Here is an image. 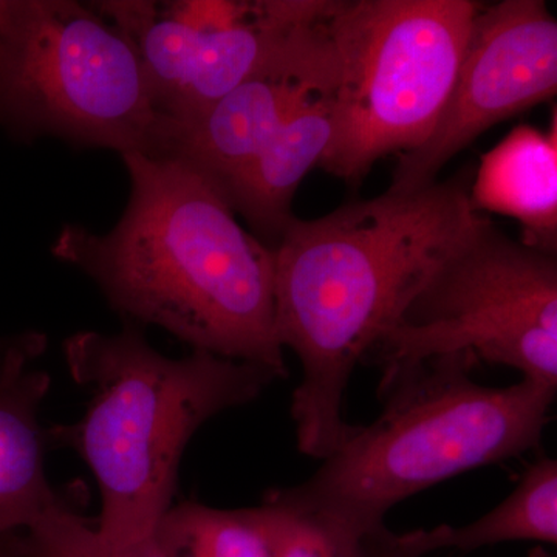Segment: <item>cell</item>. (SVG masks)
Listing matches in <instances>:
<instances>
[{
  "label": "cell",
  "instance_id": "6da1fadb",
  "mask_svg": "<svg viewBox=\"0 0 557 557\" xmlns=\"http://www.w3.org/2000/svg\"><path fill=\"white\" fill-rule=\"evenodd\" d=\"M461 172L416 190H386L322 218L289 222L274 247L276 332L302 380L292 418L304 456L325 460L354 432L344 395L358 362L395 324L432 271L485 222Z\"/></svg>",
  "mask_w": 557,
  "mask_h": 557
},
{
  "label": "cell",
  "instance_id": "7a4b0ae2",
  "mask_svg": "<svg viewBox=\"0 0 557 557\" xmlns=\"http://www.w3.org/2000/svg\"><path fill=\"white\" fill-rule=\"evenodd\" d=\"M121 159L131 194L119 223L106 234L69 223L51 256L86 274L127 324L156 325L193 350L285 379L274 248L245 230L222 190L185 161Z\"/></svg>",
  "mask_w": 557,
  "mask_h": 557
},
{
  "label": "cell",
  "instance_id": "3957f363",
  "mask_svg": "<svg viewBox=\"0 0 557 557\" xmlns=\"http://www.w3.org/2000/svg\"><path fill=\"white\" fill-rule=\"evenodd\" d=\"M70 376L89 394L76 423L50 428L51 446L75 450L97 480L98 534L115 547L156 539L174 507L180 461L211 418L258 399L281 380L251 362L193 350L174 359L145 330H84L64 341Z\"/></svg>",
  "mask_w": 557,
  "mask_h": 557
},
{
  "label": "cell",
  "instance_id": "277c9868",
  "mask_svg": "<svg viewBox=\"0 0 557 557\" xmlns=\"http://www.w3.org/2000/svg\"><path fill=\"white\" fill-rule=\"evenodd\" d=\"M479 364L474 355L456 354L386 373L381 416L355 426L306 482L273 493L364 537L405 498L537 448L556 388L528 380L482 386L472 380Z\"/></svg>",
  "mask_w": 557,
  "mask_h": 557
},
{
  "label": "cell",
  "instance_id": "5b68a950",
  "mask_svg": "<svg viewBox=\"0 0 557 557\" xmlns=\"http://www.w3.org/2000/svg\"><path fill=\"white\" fill-rule=\"evenodd\" d=\"M160 124L134 44L91 3L13 0L0 30V129L10 138L153 156Z\"/></svg>",
  "mask_w": 557,
  "mask_h": 557
},
{
  "label": "cell",
  "instance_id": "8992f818",
  "mask_svg": "<svg viewBox=\"0 0 557 557\" xmlns=\"http://www.w3.org/2000/svg\"><path fill=\"white\" fill-rule=\"evenodd\" d=\"M480 7L474 0H333L335 129L322 170L358 183L383 157L426 141Z\"/></svg>",
  "mask_w": 557,
  "mask_h": 557
},
{
  "label": "cell",
  "instance_id": "52a82bcc",
  "mask_svg": "<svg viewBox=\"0 0 557 557\" xmlns=\"http://www.w3.org/2000/svg\"><path fill=\"white\" fill-rule=\"evenodd\" d=\"M372 354L383 375L471 354L557 391L556 252L511 239L486 218L432 271Z\"/></svg>",
  "mask_w": 557,
  "mask_h": 557
},
{
  "label": "cell",
  "instance_id": "ba28073f",
  "mask_svg": "<svg viewBox=\"0 0 557 557\" xmlns=\"http://www.w3.org/2000/svg\"><path fill=\"white\" fill-rule=\"evenodd\" d=\"M137 50L161 126L200 119L329 0L90 2Z\"/></svg>",
  "mask_w": 557,
  "mask_h": 557
},
{
  "label": "cell",
  "instance_id": "9c48e42d",
  "mask_svg": "<svg viewBox=\"0 0 557 557\" xmlns=\"http://www.w3.org/2000/svg\"><path fill=\"white\" fill-rule=\"evenodd\" d=\"M556 90L557 21L547 3H482L445 109L426 141L398 157L388 190L426 188L475 138Z\"/></svg>",
  "mask_w": 557,
  "mask_h": 557
},
{
  "label": "cell",
  "instance_id": "30bf717a",
  "mask_svg": "<svg viewBox=\"0 0 557 557\" xmlns=\"http://www.w3.org/2000/svg\"><path fill=\"white\" fill-rule=\"evenodd\" d=\"M321 14L289 35L258 69L200 119L161 126L156 156L188 163L222 189L273 137L311 91L336 78L327 16Z\"/></svg>",
  "mask_w": 557,
  "mask_h": 557
},
{
  "label": "cell",
  "instance_id": "8fae6325",
  "mask_svg": "<svg viewBox=\"0 0 557 557\" xmlns=\"http://www.w3.org/2000/svg\"><path fill=\"white\" fill-rule=\"evenodd\" d=\"M335 129V81L311 91L222 193L252 234L274 248L293 215L302 180L321 164Z\"/></svg>",
  "mask_w": 557,
  "mask_h": 557
},
{
  "label": "cell",
  "instance_id": "7c38bea8",
  "mask_svg": "<svg viewBox=\"0 0 557 557\" xmlns=\"http://www.w3.org/2000/svg\"><path fill=\"white\" fill-rule=\"evenodd\" d=\"M475 212L516 219L523 244L557 255V116L547 132L516 127L483 156L469 189Z\"/></svg>",
  "mask_w": 557,
  "mask_h": 557
},
{
  "label": "cell",
  "instance_id": "4fadbf2b",
  "mask_svg": "<svg viewBox=\"0 0 557 557\" xmlns=\"http://www.w3.org/2000/svg\"><path fill=\"white\" fill-rule=\"evenodd\" d=\"M49 391L42 370L0 381V539L27 530L62 498L47 478L50 428L39 418Z\"/></svg>",
  "mask_w": 557,
  "mask_h": 557
},
{
  "label": "cell",
  "instance_id": "5bb4252c",
  "mask_svg": "<svg viewBox=\"0 0 557 557\" xmlns=\"http://www.w3.org/2000/svg\"><path fill=\"white\" fill-rule=\"evenodd\" d=\"M403 553L423 557L437 549L471 553L504 542L557 544V461L544 457L528 468L516 490L493 511L465 527L438 525L392 534Z\"/></svg>",
  "mask_w": 557,
  "mask_h": 557
},
{
  "label": "cell",
  "instance_id": "9a60e30c",
  "mask_svg": "<svg viewBox=\"0 0 557 557\" xmlns=\"http://www.w3.org/2000/svg\"><path fill=\"white\" fill-rule=\"evenodd\" d=\"M156 539L172 557H273L259 507L219 509L182 502L161 520Z\"/></svg>",
  "mask_w": 557,
  "mask_h": 557
},
{
  "label": "cell",
  "instance_id": "2e32d148",
  "mask_svg": "<svg viewBox=\"0 0 557 557\" xmlns=\"http://www.w3.org/2000/svg\"><path fill=\"white\" fill-rule=\"evenodd\" d=\"M24 557H172L157 539L115 547L98 534L94 520L81 516L65 498L44 511L22 531Z\"/></svg>",
  "mask_w": 557,
  "mask_h": 557
},
{
  "label": "cell",
  "instance_id": "e0dca14e",
  "mask_svg": "<svg viewBox=\"0 0 557 557\" xmlns=\"http://www.w3.org/2000/svg\"><path fill=\"white\" fill-rule=\"evenodd\" d=\"M259 508L273 557H361L362 536L336 520L292 507L273 491Z\"/></svg>",
  "mask_w": 557,
  "mask_h": 557
},
{
  "label": "cell",
  "instance_id": "ac0fdd59",
  "mask_svg": "<svg viewBox=\"0 0 557 557\" xmlns=\"http://www.w3.org/2000/svg\"><path fill=\"white\" fill-rule=\"evenodd\" d=\"M47 336L39 332H22L0 336V381L32 368L46 351Z\"/></svg>",
  "mask_w": 557,
  "mask_h": 557
},
{
  "label": "cell",
  "instance_id": "d6986e66",
  "mask_svg": "<svg viewBox=\"0 0 557 557\" xmlns=\"http://www.w3.org/2000/svg\"><path fill=\"white\" fill-rule=\"evenodd\" d=\"M392 531L386 525L372 531L361 541V557H413L406 555L394 544Z\"/></svg>",
  "mask_w": 557,
  "mask_h": 557
},
{
  "label": "cell",
  "instance_id": "ffe728a7",
  "mask_svg": "<svg viewBox=\"0 0 557 557\" xmlns=\"http://www.w3.org/2000/svg\"><path fill=\"white\" fill-rule=\"evenodd\" d=\"M0 557H22L21 533L0 539Z\"/></svg>",
  "mask_w": 557,
  "mask_h": 557
},
{
  "label": "cell",
  "instance_id": "44dd1931",
  "mask_svg": "<svg viewBox=\"0 0 557 557\" xmlns=\"http://www.w3.org/2000/svg\"><path fill=\"white\" fill-rule=\"evenodd\" d=\"M11 9H13V0H0V30L9 21Z\"/></svg>",
  "mask_w": 557,
  "mask_h": 557
}]
</instances>
